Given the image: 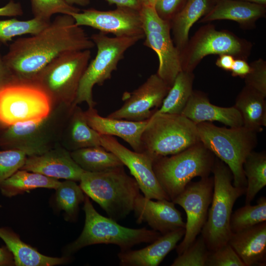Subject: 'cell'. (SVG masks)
<instances>
[{
    "instance_id": "6da1fadb",
    "label": "cell",
    "mask_w": 266,
    "mask_h": 266,
    "mask_svg": "<svg viewBox=\"0 0 266 266\" xmlns=\"http://www.w3.org/2000/svg\"><path fill=\"white\" fill-rule=\"evenodd\" d=\"M95 46L71 15L62 14L39 33L14 40L2 58L15 79L33 81L38 72L60 55L91 50Z\"/></svg>"
},
{
    "instance_id": "7a4b0ae2",
    "label": "cell",
    "mask_w": 266,
    "mask_h": 266,
    "mask_svg": "<svg viewBox=\"0 0 266 266\" xmlns=\"http://www.w3.org/2000/svg\"><path fill=\"white\" fill-rule=\"evenodd\" d=\"M80 186L86 195L117 222L133 211L140 195L136 181L127 174L124 166L100 172L84 171Z\"/></svg>"
},
{
    "instance_id": "3957f363",
    "label": "cell",
    "mask_w": 266,
    "mask_h": 266,
    "mask_svg": "<svg viewBox=\"0 0 266 266\" xmlns=\"http://www.w3.org/2000/svg\"><path fill=\"white\" fill-rule=\"evenodd\" d=\"M73 106L53 103L50 113L39 121L1 128L0 146L20 150L30 156L60 145L63 128Z\"/></svg>"
},
{
    "instance_id": "277c9868",
    "label": "cell",
    "mask_w": 266,
    "mask_h": 266,
    "mask_svg": "<svg viewBox=\"0 0 266 266\" xmlns=\"http://www.w3.org/2000/svg\"><path fill=\"white\" fill-rule=\"evenodd\" d=\"M200 141L229 167L236 187H246L243 165L258 143L257 133L244 127H220L212 122L197 124Z\"/></svg>"
},
{
    "instance_id": "5b68a950",
    "label": "cell",
    "mask_w": 266,
    "mask_h": 266,
    "mask_svg": "<svg viewBox=\"0 0 266 266\" xmlns=\"http://www.w3.org/2000/svg\"><path fill=\"white\" fill-rule=\"evenodd\" d=\"M212 172L214 187L211 207L201 231V235L210 251L228 242L232 233L230 223L233 206L236 200L246 192V187L233 185L231 170L216 157Z\"/></svg>"
},
{
    "instance_id": "8992f818",
    "label": "cell",
    "mask_w": 266,
    "mask_h": 266,
    "mask_svg": "<svg viewBox=\"0 0 266 266\" xmlns=\"http://www.w3.org/2000/svg\"><path fill=\"white\" fill-rule=\"evenodd\" d=\"M83 209L85 220L79 236L69 244L66 254L74 253L84 247L99 244H114L121 251L131 249L141 243H150L161 234L145 227L139 229L122 226L109 217L99 214L93 206L89 198L85 195Z\"/></svg>"
},
{
    "instance_id": "52a82bcc",
    "label": "cell",
    "mask_w": 266,
    "mask_h": 266,
    "mask_svg": "<svg viewBox=\"0 0 266 266\" xmlns=\"http://www.w3.org/2000/svg\"><path fill=\"white\" fill-rule=\"evenodd\" d=\"M215 157L200 141L176 154L154 160L153 169L161 187L172 200L192 179L209 176Z\"/></svg>"
},
{
    "instance_id": "ba28073f",
    "label": "cell",
    "mask_w": 266,
    "mask_h": 266,
    "mask_svg": "<svg viewBox=\"0 0 266 266\" xmlns=\"http://www.w3.org/2000/svg\"><path fill=\"white\" fill-rule=\"evenodd\" d=\"M141 152L157 158L179 153L200 141L197 124L182 114H154L141 138Z\"/></svg>"
},
{
    "instance_id": "9c48e42d",
    "label": "cell",
    "mask_w": 266,
    "mask_h": 266,
    "mask_svg": "<svg viewBox=\"0 0 266 266\" xmlns=\"http://www.w3.org/2000/svg\"><path fill=\"white\" fill-rule=\"evenodd\" d=\"M53 105L36 82L14 79L0 88V128L39 121L50 113Z\"/></svg>"
},
{
    "instance_id": "30bf717a",
    "label": "cell",
    "mask_w": 266,
    "mask_h": 266,
    "mask_svg": "<svg viewBox=\"0 0 266 266\" xmlns=\"http://www.w3.org/2000/svg\"><path fill=\"white\" fill-rule=\"evenodd\" d=\"M97 48L95 58L89 63L80 81L73 105L86 102L89 108L94 107L93 97L95 85H102L117 69L125 52L141 38L139 37H109L99 32L90 37Z\"/></svg>"
},
{
    "instance_id": "8fae6325",
    "label": "cell",
    "mask_w": 266,
    "mask_h": 266,
    "mask_svg": "<svg viewBox=\"0 0 266 266\" xmlns=\"http://www.w3.org/2000/svg\"><path fill=\"white\" fill-rule=\"evenodd\" d=\"M91 57L89 49L65 52L43 68L33 81L44 90L53 103L73 105Z\"/></svg>"
},
{
    "instance_id": "7c38bea8",
    "label": "cell",
    "mask_w": 266,
    "mask_h": 266,
    "mask_svg": "<svg viewBox=\"0 0 266 266\" xmlns=\"http://www.w3.org/2000/svg\"><path fill=\"white\" fill-rule=\"evenodd\" d=\"M252 44L227 31H219L207 24L200 27L180 51L182 70L193 72L201 61L209 55L227 54L235 59L247 60Z\"/></svg>"
},
{
    "instance_id": "4fadbf2b",
    "label": "cell",
    "mask_w": 266,
    "mask_h": 266,
    "mask_svg": "<svg viewBox=\"0 0 266 266\" xmlns=\"http://www.w3.org/2000/svg\"><path fill=\"white\" fill-rule=\"evenodd\" d=\"M213 177L201 178L190 182L172 200L185 210L187 215L185 234L175 248L178 255L186 250L201 233L207 218L213 193Z\"/></svg>"
},
{
    "instance_id": "5bb4252c",
    "label": "cell",
    "mask_w": 266,
    "mask_h": 266,
    "mask_svg": "<svg viewBox=\"0 0 266 266\" xmlns=\"http://www.w3.org/2000/svg\"><path fill=\"white\" fill-rule=\"evenodd\" d=\"M170 88L157 73L153 74L132 92L125 93L123 105L107 117L133 121L147 120L161 107Z\"/></svg>"
},
{
    "instance_id": "9a60e30c",
    "label": "cell",
    "mask_w": 266,
    "mask_h": 266,
    "mask_svg": "<svg viewBox=\"0 0 266 266\" xmlns=\"http://www.w3.org/2000/svg\"><path fill=\"white\" fill-rule=\"evenodd\" d=\"M71 15L78 26L90 27L105 34L112 33L115 36L144 37L138 10L119 6L109 11L89 8Z\"/></svg>"
},
{
    "instance_id": "2e32d148",
    "label": "cell",
    "mask_w": 266,
    "mask_h": 266,
    "mask_svg": "<svg viewBox=\"0 0 266 266\" xmlns=\"http://www.w3.org/2000/svg\"><path fill=\"white\" fill-rule=\"evenodd\" d=\"M100 142L101 146L114 154L129 168L145 197L170 200L155 176L152 166L153 161L148 155L130 150L113 136L100 135Z\"/></svg>"
},
{
    "instance_id": "e0dca14e",
    "label": "cell",
    "mask_w": 266,
    "mask_h": 266,
    "mask_svg": "<svg viewBox=\"0 0 266 266\" xmlns=\"http://www.w3.org/2000/svg\"><path fill=\"white\" fill-rule=\"evenodd\" d=\"M175 204L170 200L154 201L140 194L136 200L133 211L138 224L146 222L152 230L165 234L185 227L181 213Z\"/></svg>"
},
{
    "instance_id": "ac0fdd59",
    "label": "cell",
    "mask_w": 266,
    "mask_h": 266,
    "mask_svg": "<svg viewBox=\"0 0 266 266\" xmlns=\"http://www.w3.org/2000/svg\"><path fill=\"white\" fill-rule=\"evenodd\" d=\"M20 169L56 178L80 181L83 170L70 152L59 145L41 155L27 156Z\"/></svg>"
},
{
    "instance_id": "d6986e66",
    "label": "cell",
    "mask_w": 266,
    "mask_h": 266,
    "mask_svg": "<svg viewBox=\"0 0 266 266\" xmlns=\"http://www.w3.org/2000/svg\"><path fill=\"white\" fill-rule=\"evenodd\" d=\"M181 114L196 124L217 121L229 127L243 126L241 115L234 105L225 107L213 104L200 91H193Z\"/></svg>"
},
{
    "instance_id": "ffe728a7",
    "label": "cell",
    "mask_w": 266,
    "mask_h": 266,
    "mask_svg": "<svg viewBox=\"0 0 266 266\" xmlns=\"http://www.w3.org/2000/svg\"><path fill=\"white\" fill-rule=\"evenodd\" d=\"M84 114L89 126L100 135L119 137L129 144L133 151L141 152V135L149 119L133 121L104 117L94 107H89Z\"/></svg>"
},
{
    "instance_id": "44dd1931",
    "label": "cell",
    "mask_w": 266,
    "mask_h": 266,
    "mask_svg": "<svg viewBox=\"0 0 266 266\" xmlns=\"http://www.w3.org/2000/svg\"><path fill=\"white\" fill-rule=\"evenodd\" d=\"M185 228H180L165 234L146 247L139 250L120 251L118 254L121 266H158L166 256L175 248L183 237Z\"/></svg>"
},
{
    "instance_id": "7402d4cb",
    "label": "cell",
    "mask_w": 266,
    "mask_h": 266,
    "mask_svg": "<svg viewBox=\"0 0 266 266\" xmlns=\"http://www.w3.org/2000/svg\"><path fill=\"white\" fill-rule=\"evenodd\" d=\"M228 243L245 266H266V221L232 233Z\"/></svg>"
},
{
    "instance_id": "603a6c76",
    "label": "cell",
    "mask_w": 266,
    "mask_h": 266,
    "mask_svg": "<svg viewBox=\"0 0 266 266\" xmlns=\"http://www.w3.org/2000/svg\"><path fill=\"white\" fill-rule=\"evenodd\" d=\"M266 6L239 0H218L200 22L229 20L238 23L244 29L252 28L257 20L265 17Z\"/></svg>"
},
{
    "instance_id": "cb8c5ba5",
    "label": "cell",
    "mask_w": 266,
    "mask_h": 266,
    "mask_svg": "<svg viewBox=\"0 0 266 266\" xmlns=\"http://www.w3.org/2000/svg\"><path fill=\"white\" fill-rule=\"evenodd\" d=\"M144 45L154 51L159 59L157 75L171 87L182 71L180 52L175 46L170 33H144Z\"/></svg>"
},
{
    "instance_id": "d4e9b609",
    "label": "cell",
    "mask_w": 266,
    "mask_h": 266,
    "mask_svg": "<svg viewBox=\"0 0 266 266\" xmlns=\"http://www.w3.org/2000/svg\"><path fill=\"white\" fill-rule=\"evenodd\" d=\"M60 145L70 152L101 146L100 135L87 122L84 111L73 105L64 124Z\"/></svg>"
},
{
    "instance_id": "484cf974",
    "label": "cell",
    "mask_w": 266,
    "mask_h": 266,
    "mask_svg": "<svg viewBox=\"0 0 266 266\" xmlns=\"http://www.w3.org/2000/svg\"><path fill=\"white\" fill-rule=\"evenodd\" d=\"M0 238L12 253L16 266H53L66 264L70 260L68 257H52L41 254L7 227L0 228Z\"/></svg>"
},
{
    "instance_id": "4316f807",
    "label": "cell",
    "mask_w": 266,
    "mask_h": 266,
    "mask_svg": "<svg viewBox=\"0 0 266 266\" xmlns=\"http://www.w3.org/2000/svg\"><path fill=\"white\" fill-rule=\"evenodd\" d=\"M266 96L245 85L237 96L234 106L240 112L243 126L256 133L266 126Z\"/></svg>"
},
{
    "instance_id": "83f0119b",
    "label": "cell",
    "mask_w": 266,
    "mask_h": 266,
    "mask_svg": "<svg viewBox=\"0 0 266 266\" xmlns=\"http://www.w3.org/2000/svg\"><path fill=\"white\" fill-rule=\"evenodd\" d=\"M215 3L211 0H187L174 17L170 22L172 40L180 52L188 41L191 27L211 9Z\"/></svg>"
},
{
    "instance_id": "f1b7e54d",
    "label": "cell",
    "mask_w": 266,
    "mask_h": 266,
    "mask_svg": "<svg viewBox=\"0 0 266 266\" xmlns=\"http://www.w3.org/2000/svg\"><path fill=\"white\" fill-rule=\"evenodd\" d=\"M61 182L42 174L19 169L0 184L1 193L11 198L38 188L56 189Z\"/></svg>"
},
{
    "instance_id": "f546056e",
    "label": "cell",
    "mask_w": 266,
    "mask_h": 266,
    "mask_svg": "<svg viewBox=\"0 0 266 266\" xmlns=\"http://www.w3.org/2000/svg\"><path fill=\"white\" fill-rule=\"evenodd\" d=\"M194 79L193 72L180 71L161 107L154 114H181L194 91Z\"/></svg>"
},
{
    "instance_id": "4dcf8cb0",
    "label": "cell",
    "mask_w": 266,
    "mask_h": 266,
    "mask_svg": "<svg viewBox=\"0 0 266 266\" xmlns=\"http://www.w3.org/2000/svg\"><path fill=\"white\" fill-rule=\"evenodd\" d=\"M76 163L85 171L100 172L124 166L113 153L102 146L83 148L70 152Z\"/></svg>"
},
{
    "instance_id": "1f68e13d",
    "label": "cell",
    "mask_w": 266,
    "mask_h": 266,
    "mask_svg": "<svg viewBox=\"0 0 266 266\" xmlns=\"http://www.w3.org/2000/svg\"><path fill=\"white\" fill-rule=\"evenodd\" d=\"M243 168L246 179L245 204H248L266 186V151H252L245 159Z\"/></svg>"
},
{
    "instance_id": "d6a6232c",
    "label": "cell",
    "mask_w": 266,
    "mask_h": 266,
    "mask_svg": "<svg viewBox=\"0 0 266 266\" xmlns=\"http://www.w3.org/2000/svg\"><path fill=\"white\" fill-rule=\"evenodd\" d=\"M55 190V201L57 208L65 212L66 221H76L79 205L84 202L85 197L80 185L75 181L66 180L61 182Z\"/></svg>"
},
{
    "instance_id": "836d02e7",
    "label": "cell",
    "mask_w": 266,
    "mask_h": 266,
    "mask_svg": "<svg viewBox=\"0 0 266 266\" xmlns=\"http://www.w3.org/2000/svg\"><path fill=\"white\" fill-rule=\"evenodd\" d=\"M266 221V198H259L257 204H245L232 213L230 223L232 233H235Z\"/></svg>"
},
{
    "instance_id": "e575fe53",
    "label": "cell",
    "mask_w": 266,
    "mask_h": 266,
    "mask_svg": "<svg viewBox=\"0 0 266 266\" xmlns=\"http://www.w3.org/2000/svg\"><path fill=\"white\" fill-rule=\"evenodd\" d=\"M50 22L34 17L28 20H19L16 18L0 20V43L7 44L16 36L35 34Z\"/></svg>"
},
{
    "instance_id": "d590c367",
    "label": "cell",
    "mask_w": 266,
    "mask_h": 266,
    "mask_svg": "<svg viewBox=\"0 0 266 266\" xmlns=\"http://www.w3.org/2000/svg\"><path fill=\"white\" fill-rule=\"evenodd\" d=\"M34 18L50 22L55 14L71 15L79 12L80 9L70 5L64 0H31Z\"/></svg>"
},
{
    "instance_id": "8d00e7d4",
    "label": "cell",
    "mask_w": 266,
    "mask_h": 266,
    "mask_svg": "<svg viewBox=\"0 0 266 266\" xmlns=\"http://www.w3.org/2000/svg\"><path fill=\"white\" fill-rule=\"evenodd\" d=\"M210 251L201 235L182 253L178 255L171 266H206Z\"/></svg>"
},
{
    "instance_id": "74e56055",
    "label": "cell",
    "mask_w": 266,
    "mask_h": 266,
    "mask_svg": "<svg viewBox=\"0 0 266 266\" xmlns=\"http://www.w3.org/2000/svg\"><path fill=\"white\" fill-rule=\"evenodd\" d=\"M27 156L18 150L0 151V184L22 168Z\"/></svg>"
},
{
    "instance_id": "f35d334b",
    "label": "cell",
    "mask_w": 266,
    "mask_h": 266,
    "mask_svg": "<svg viewBox=\"0 0 266 266\" xmlns=\"http://www.w3.org/2000/svg\"><path fill=\"white\" fill-rule=\"evenodd\" d=\"M206 266H245L236 253L227 243L209 252Z\"/></svg>"
},
{
    "instance_id": "ab89813d",
    "label": "cell",
    "mask_w": 266,
    "mask_h": 266,
    "mask_svg": "<svg viewBox=\"0 0 266 266\" xmlns=\"http://www.w3.org/2000/svg\"><path fill=\"white\" fill-rule=\"evenodd\" d=\"M140 20L144 33H170V23L162 19L154 6H142L139 9Z\"/></svg>"
},
{
    "instance_id": "60d3db41",
    "label": "cell",
    "mask_w": 266,
    "mask_h": 266,
    "mask_svg": "<svg viewBox=\"0 0 266 266\" xmlns=\"http://www.w3.org/2000/svg\"><path fill=\"white\" fill-rule=\"evenodd\" d=\"M249 65L250 71L244 78L245 85L266 96V62L259 58Z\"/></svg>"
},
{
    "instance_id": "b9f144b4",
    "label": "cell",
    "mask_w": 266,
    "mask_h": 266,
    "mask_svg": "<svg viewBox=\"0 0 266 266\" xmlns=\"http://www.w3.org/2000/svg\"><path fill=\"white\" fill-rule=\"evenodd\" d=\"M187 0H157L154 7L158 15L170 23L182 9Z\"/></svg>"
},
{
    "instance_id": "7bdbcfd3",
    "label": "cell",
    "mask_w": 266,
    "mask_h": 266,
    "mask_svg": "<svg viewBox=\"0 0 266 266\" xmlns=\"http://www.w3.org/2000/svg\"><path fill=\"white\" fill-rule=\"evenodd\" d=\"M23 14L21 3L10 0L4 6L0 7V16L15 17Z\"/></svg>"
},
{
    "instance_id": "ee69618b",
    "label": "cell",
    "mask_w": 266,
    "mask_h": 266,
    "mask_svg": "<svg viewBox=\"0 0 266 266\" xmlns=\"http://www.w3.org/2000/svg\"><path fill=\"white\" fill-rule=\"evenodd\" d=\"M250 70V65L246 60L235 59L230 71L233 76H238L244 78L249 72Z\"/></svg>"
},
{
    "instance_id": "f6af8a7d",
    "label": "cell",
    "mask_w": 266,
    "mask_h": 266,
    "mask_svg": "<svg viewBox=\"0 0 266 266\" xmlns=\"http://www.w3.org/2000/svg\"><path fill=\"white\" fill-rule=\"evenodd\" d=\"M0 88L15 79L5 64L0 53Z\"/></svg>"
},
{
    "instance_id": "bcb514c9",
    "label": "cell",
    "mask_w": 266,
    "mask_h": 266,
    "mask_svg": "<svg viewBox=\"0 0 266 266\" xmlns=\"http://www.w3.org/2000/svg\"><path fill=\"white\" fill-rule=\"evenodd\" d=\"M215 64L216 66L226 71H231L235 58L231 55L224 54L219 55Z\"/></svg>"
},
{
    "instance_id": "7dc6e473",
    "label": "cell",
    "mask_w": 266,
    "mask_h": 266,
    "mask_svg": "<svg viewBox=\"0 0 266 266\" xmlns=\"http://www.w3.org/2000/svg\"><path fill=\"white\" fill-rule=\"evenodd\" d=\"M15 266L14 256L6 246L0 247V266Z\"/></svg>"
},
{
    "instance_id": "c3c4849f",
    "label": "cell",
    "mask_w": 266,
    "mask_h": 266,
    "mask_svg": "<svg viewBox=\"0 0 266 266\" xmlns=\"http://www.w3.org/2000/svg\"><path fill=\"white\" fill-rule=\"evenodd\" d=\"M110 4H114L117 6L125 7L139 10L140 5L138 0H105Z\"/></svg>"
},
{
    "instance_id": "681fc988",
    "label": "cell",
    "mask_w": 266,
    "mask_h": 266,
    "mask_svg": "<svg viewBox=\"0 0 266 266\" xmlns=\"http://www.w3.org/2000/svg\"><path fill=\"white\" fill-rule=\"evenodd\" d=\"M67 4L73 6L74 4L86 6L90 3V0H64Z\"/></svg>"
},
{
    "instance_id": "f907efd6",
    "label": "cell",
    "mask_w": 266,
    "mask_h": 266,
    "mask_svg": "<svg viewBox=\"0 0 266 266\" xmlns=\"http://www.w3.org/2000/svg\"><path fill=\"white\" fill-rule=\"evenodd\" d=\"M157 0H138L140 8L142 6H154Z\"/></svg>"
},
{
    "instance_id": "816d5d0a",
    "label": "cell",
    "mask_w": 266,
    "mask_h": 266,
    "mask_svg": "<svg viewBox=\"0 0 266 266\" xmlns=\"http://www.w3.org/2000/svg\"><path fill=\"white\" fill-rule=\"evenodd\" d=\"M266 6V0H239Z\"/></svg>"
},
{
    "instance_id": "f5cc1de1",
    "label": "cell",
    "mask_w": 266,
    "mask_h": 266,
    "mask_svg": "<svg viewBox=\"0 0 266 266\" xmlns=\"http://www.w3.org/2000/svg\"><path fill=\"white\" fill-rule=\"evenodd\" d=\"M212 0V1H214V2H216V1H217V0Z\"/></svg>"
}]
</instances>
